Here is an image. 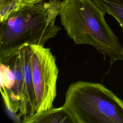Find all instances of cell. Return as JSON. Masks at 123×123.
<instances>
[{"label": "cell", "instance_id": "52a82bcc", "mask_svg": "<svg viewBox=\"0 0 123 123\" xmlns=\"http://www.w3.org/2000/svg\"><path fill=\"white\" fill-rule=\"evenodd\" d=\"M0 62L7 64L11 69L16 84L18 96L21 104V109L17 118H20L27 114L26 96L22 74V67L18 50L12 54L0 59Z\"/></svg>", "mask_w": 123, "mask_h": 123}, {"label": "cell", "instance_id": "9c48e42d", "mask_svg": "<svg viewBox=\"0 0 123 123\" xmlns=\"http://www.w3.org/2000/svg\"><path fill=\"white\" fill-rule=\"evenodd\" d=\"M104 12L119 23L123 30V0H92Z\"/></svg>", "mask_w": 123, "mask_h": 123}, {"label": "cell", "instance_id": "8fae6325", "mask_svg": "<svg viewBox=\"0 0 123 123\" xmlns=\"http://www.w3.org/2000/svg\"><path fill=\"white\" fill-rule=\"evenodd\" d=\"M25 3L27 4H35L40 3L43 0H24Z\"/></svg>", "mask_w": 123, "mask_h": 123}, {"label": "cell", "instance_id": "6da1fadb", "mask_svg": "<svg viewBox=\"0 0 123 123\" xmlns=\"http://www.w3.org/2000/svg\"><path fill=\"white\" fill-rule=\"evenodd\" d=\"M106 13L92 0H62L58 15L67 35L76 45L95 48L111 65L123 60V47L106 22Z\"/></svg>", "mask_w": 123, "mask_h": 123}, {"label": "cell", "instance_id": "3957f363", "mask_svg": "<svg viewBox=\"0 0 123 123\" xmlns=\"http://www.w3.org/2000/svg\"><path fill=\"white\" fill-rule=\"evenodd\" d=\"M62 107L73 123H123V101L99 83H72Z\"/></svg>", "mask_w": 123, "mask_h": 123}, {"label": "cell", "instance_id": "277c9868", "mask_svg": "<svg viewBox=\"0 0 123 123\" xmlns=\"http://www.w3.org/2000/svg\"><path fill=\"white\" fill-rule=\"evenodd\" d=\"M30 47L35 113H40L52 108L56 96L59 70L50 49L35 45Z\"/></svg>", "mask_w": 123, "mask_h": 123}, {"label": "cell", "instance_id": "8992f818", "mask_svg": "<svg viewBox=\"0 0 123 123\" xmlns=\"http://www.w3.org/2000/svg\"><path fill=\"white\" fill-rule=\"evenodd\" d=\"M18 52L26 96V115L32 114L36 112V100L32 79L30 45L24 46L18 50Z\"/></svg>", "mask_w": 123, "mask_h": 123}, {"label": "cell", "instance_id": "5b68a950", "mask_svg": "<svg viewBox=\"0 0 123 123\" xmlns=\"http://www.w3.org/2000/svg\"><path fill=\"white\" fill-rule=\"evenodd\" d=\"M0 92L4 104L13 113L20 111L21 104L18 96L17 88L14 75L10 68L0 62Z\"/></svg>", "mask_w": 123, "mask_h": 123}, {"label": "cell", "instance_id": "7a4b0ae2", "mask_svg": "<svg viewBox=\"0 0 123 123\" xmlns=\"http://www.w3.org/2000/svg\"><path fill=\"white\" fill-rule=\"evenodd\" d=\"M60 0L27 4L0 23V59L25 45L44 46L61 29L55 25Z\"/></svg>", "mask_w": 123, "mask_h": 123}, {"label": "cell", "instance_id": "30bf717a", "mask_svg": "<svg viewBox=\"0 0 123 123\" xmlns=\"http://www.w3.org/2000/svg\"><path fill=\"white\" fill-rule=\"evenodd\" d=\"M26 3L24 0H0V23L12 13L19 10Z\"/></svg>", "mask_w": 123, "mask_h": 123}, {"label": "cell", "instance_id": "ba28073f", "mask_svg": "<svg viewBox=\"0 0 123 123\" xmlns=\"http://www.w3.org/2000/svg\"><path fill=\"white\" fill-rule=\"evenodd\" d=\"M22 123H73L68 113L62 106L60 108H51L46 111L26 115L24 116Z\"/></svg>", "mask_w": 123, "mask_h": 123}]
</instances>
